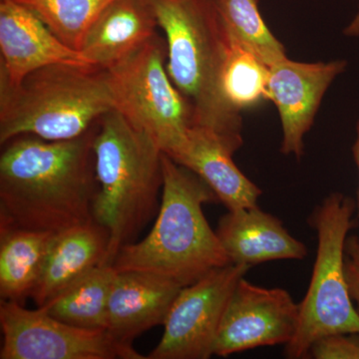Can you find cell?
<instances>
[{
	"instance_id": "cell-20",
	"label": "cell",
	"mask_w": 359,
	"mask_h": 359,
	"mask_svg": "<svg viewBox=\"0 0 359 359\" xmlns=\"http://www.w3.org/2000/svg\"><path fill=\"white\" fill-rule=\"evenodd\" d=\"M269 78V66L231 35L222 77L228 102L238 112L259 105L268 99Z\"/></svg>"
},
{
	"instance_id": "cell-26",
	"label": "cell",
	"mask_w": 359,
	"mask_h": 359,
	"mask_svg": "<svg viewBox=\"0 0 359 359\" xmlns=\"http://www.w3.org/2000/svg\"><path fill=\"white\" fill-rule=\"evenodd\" d=\"M344 34L349 37H359V9L353 21L344 29Z\"/></svg>"
},
{
	"instance_id": "cell-25",
	"label": "cell",
	"mask_w": 359,
	"mask_h": 359,
	"mask_svg": "<svg viewBox=\"0 0 359 359\" xmlns=\"http://www.w3.org/2000/svg\"><path fill=\"white\" fill-rule=\"evenodd\" d=\"M353 153L354 161H355L356 167L358 171V201H356V210H358V217L359 219V120L356 124V138L353 147ZM359 241V236H358Z\"/></svg>"
},
{
	"instance_id": "cell-7",
	"label": "cell",
	"mask_w": 359,
	"mask_h": 359,
	"mask_svg": "<svg viewBox=\"0 0 359 359\" xmlns=\"http://www.w3.org/2000/svg\"><path fill=\"white\" fill-rule=\"evenodd\" d=\"M114 110L172 157L194 126L192 112L167 71L166 40L155 34L105 70Z\"/></svg>"
},
{
	"instance_id": "cell-4",
	"label": "cell",
	"mask_w": 359,
	"mask_h": 359,
	"mask_svg": "<svg viewBox=\"0 0 359 359\" xmlns=\"http://www.w3.org/2000/svg\"><path fill=\"white\" fill-rule=\"evenodd\" d=\"M94 155L98 192L92 216L109 233L107 264H112L154 216L163 189V151L112 110L99 123Z\"/></svg>"
},
{
	"instance_id": "cell-18",
	"label": "cell",
	"mask_w": 359,
	"mask_h": 359,
	"mask_svg": "<svg viewBox=\"0 0 359 359\" xmlns=\"http://www.w3.org/2000/svg\"><path fill=\"white\" fill-rule=\"evenodd\" d=\"M57 233L0 224V297L22 304L32 297Z\"/></svg>"
},
{
	"instance_id": "cell-5",
	"label": "cell",
	"mask_w": 359,
	"mask_h": 359,
	"mask_svg": "<svg viewBox=\"0 0 359 359\" xmlns=\"http://www.w3.org/2000/svg\"><path fill=\"white\" fill-rule=\"evenodd\" d=\"M112 110L114 101L105 70L47 66L30 73L18 86L0 84V143L21 135L72 140Z\"/></svg>"
},
{
	"instance_id": "cell-2",
	"label": "cell",
	"mask_w": 359,
	"mask_h": 359,
	"mask_svg": "<svg viewBox=\"0 0 359 359\" xmlns=\"http://www.w3.org/2000/svg\"><path fill=\"white\" fill-rule=\"evenodd\" d=\"M167 45V71L192 112L194 126L219 135L237 152L242 116L222 86L231 34L214 0H151Z\"/></svg>"
},
{
	"instance_id": "cell-15",
	"label": "cell",
	"mask_w": 359,
	"mask_h": 359,
	"mask_svg": "<svg viewBox=\"0 0 359 359\" xmlns=\"http://www.w3.org/2000/svg\"><path fill=\"white\" fill-rule=\"evenodd\" d=\"M233 150L210 130L192 126L172 159L200 177L228 211L257 205L261 189L242 173ZM170 157V156H169Z\"/></svg>"
},
{
	"instance_id": "cell-22",
	"label": "cell",
	"mask_w": 359,
	"mask_h": 359,
	"mask_svg": "<svg viewBox=\"0 0 359 359\" xmlns=\"http://www.w3.org/2000/svg\"><path fill=\"white\" fill-rule=\"evenodd\" d=\"M214 4L231 35L266 65L287 57L285 46L264 23L259 0H214Z\"/></svg>"
},
{
	"instance_id": "cell-8",
	"label": "cell",
	"mask_w": 359,
	"mask_h": 359,
	"mask_svg": "<svg viewBox=\"0 0 359 359\" xmlns=\"http://www.w3.org/2000/svg\"><path fill=\"white\" fill-rule=\"evenodd\" d=\"M1 359H144L133 346L122 344L108 330L68 325L44 309H25L18 302L1 301Z\"/></svg>"
},
{
	"instance_id": "cell-1",
	"label": "cell",
	"mask_w": 359,
	"mask_h": 359,
	"mask_svg": "<svg viewBox=\"0 0 359 359\" xmlns=\"http://www.w3.org/2000/svg\"><path fill=\"white\" fill-rule=\"evenodd\" d=\"M100 120L72 140L21 135L2 145L0 224L58 233L93 219Z\"/></svg>"
},
{
	"instance_id": "cell-16",
	"label": "cell",
	"mask_w": 359,
	"mask_h": 359,
	"mask_svg": "<svg viewBox=\"0 0 359 359\" xmlns=\"http://www.w3.org/2000/svg\"><path fill=\"white\" fill-rule=\"evenodd\" d=\"M109 233L92 221L56 235L32 297L37 308L46 306L97 266L107 264Z\"/></svg>"
},
{
	"instance_id": "cell-24",
	"label": "cell",
	"mask_w": 359,
	"mask_h": 359,
	"mask_svg": "<svg viewBox=\"0 0 359 359\" xmlns=\"http://www.w3.org/2000/svg\"><path fill=\"white\" fill-rule=\"evenodd\" d=\"M346 273L349 292L353 299L358 302L359 311V241L358 237L347 238Z\"/></svg>"
},
{
	"instance_id": "cell-3",
	"label": "cell",
	"mask_w": 359,
	"mask_h": 359,
	"mask_svg": "<svg viewBox=\"0 0 359 359\" xmlns=\"http://www.w3.org/2000/svg\"><path fill=\"white\" fill-rule=\"evenodd\" d=\"M162 167V198L154 226L141 242L122 247L112 266L116 271L155 273L185 287L231 264L203 212V205L219 200L198 175L164 152Z\"/></svg>"
},
{
	"instance_id": "cell-6",
	"label": "cell",
	"mask_w": 359,
	"mask_h": 359,
	"mask_svg": "<svg viewBox=\"0 0 359 359\" xmlns=\"http://www.w3.org/2000/svg\"><path fill=\"white\" fill-rule=\"evenodd\" d=\"M355 210L353 198L332 193L309 218L318 250L308 292L299 304V327L285 346L287 358H309L313 342L325 335H359V311L354 308L346 273V244Z\"/></svg>"
},
{
	"instance_id": "cell-13",
	"label": "cell",
	"mask_w": 359,
	"mask_h": 359,
	"mask_svg": "<svg viewBox=\"0 0 359 359\" xmlns=\"http://www.w3.org/2000/svg\"><path fill=\"white\" fill-rule=\"evenodd\" d=\"M182 289L147 271H117L108 302L107 330L118 341L132 346L146 330L164 325Z\"/></svg>"
},
{
	"instance_id": "cell-19",
	"label": "cell",
	"mask_w": 359,
	"mask_h": 359,
	"mask_svg": "<svg viewBox=\"0 0 359 359\" xmlns=\"http://www.w3.org/2000/svg\"><path fill=\"white\" fill-rule=\"evenodd\" d=\"M116 273L112 264H101L42 309L74 327L107 330L108 302Z\"/></svg>"
},
{
	"instance_id": "cell-17",
	"label": "cell",
	"mask_w": 359,
	"mask_h": 359,
	"mask_svg": "<svg viewBox=\"0 0 359 359\" xmlns=\"http://www.w3.org/2000/svg\"><path fill=\"white\" fill-rule=\"evenodd\" d=\"M151 0H114L85 35L80 52L89 65L106 70L157 34Z\"/></svg>"
},
{
	"instance_id": "cell-10",
	"label": "cell",
	"mask_w": 359,
	"mask_h": 359,
	"mask_svg": "<svg viewBox=\"0 0 359 359\" xmlns=\"http://www.w3.org/2000/svg\"><path fill=\"white\" fill-rule=\"evenodd\" d=\"M299 320V304L287 290L257 287L241 278L215 340L212 355L226 358L257 347L287 346Z\"/></svg>"
},
{
	"instance_id": "cell-14",
	"label": "cell",
	"mask_w": 359,
	"mask_h": 359,
	"mask_svg": "<svg viewBox=\"0 0 359 359\" xmlns=\"http://www.w3.org/2000/svg\"><path fill=\"white\" fill-rule=\"evenodd\" d=\"M216 233L231 264L252 268L266 262L304 259L308 255L306 245L259 205L228 211Z\"/></svg>"
},
{
	"instance_id": "cell-21",
	"label": "cell",
	"mask_w": 359,
	"mask_h": 359,
	"mask_svg": "<svg viewBox=\"0 0 359 359\" xmlns=\"http://www.w3.org/2000/svg\"><path fill=\"white\" fill-rule=\"evenodd\" d=\"M66 45L79 51L89 28L114 0H16Z\"/></svg>"
},
{
	"instance_id": "cell-12",
	"label": "cell",
	"mask_w": 359,
	"mask_h": 359,
	"mask_svg": "<svg viewBox=\"0 0 359 359\" xmlns=\"http://www.w3.org/2000/svg\"><path fill=\"white\" fill-rule=\"evenodd\" d=\"M0 84L11 87L47 66H91L16 0H0Z\"/></svg>"
},
{
	"instance_id": "cell-11",
	"label": "cell",
	"mask_w": 359,
	"mask_h": 359,
	"mask_svg": "<svg viewBox=\"0 0 359 359\" xmlns=\"http://www.w3.org/2000/svg\"><path fill=\"white\" fill-rule=\"evenodd\" d=\"M346 67V60L304 63L287 57L269 66L268 99L280 113L283 154L301 159L304 135L313 126L321 100Z\"/></svg>"
},
{
	"instance_id": "cell-9",
	"label": "cell",
	"mask_w": 359,
	"mask_h": 359,
	"mask_svg": "<svg viewBox=\"0 0 359 359\" xmlns=\"http://www.w3.org/2000/svg\"><path fill=\"white\" fill-rule=\"evenodd\" d=\"M250 269L229 264L180 290L164 323V334L148 359H208L224 309Z\"/></svg>"
},
{
	"instance_id": "cell-23",
	"label": "cell",
	"mask_w": 359,
	"mask_h": 359,
	"mask_svg": "<svg viewBox=\"0 0 359 359\" xmlns=\"http://www.w3.org/2000/svg\"><path fill=\"white\" fill-rule=\"evenodd\" d=\"M309 358L316 359H359V335H325L313 342Z\"/></svg>"
}]
</instances>
